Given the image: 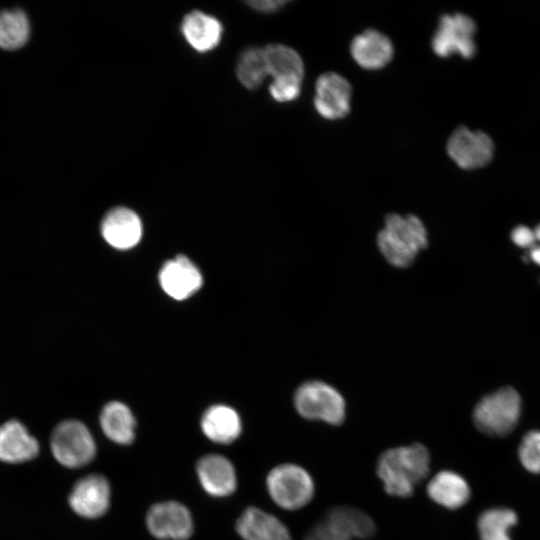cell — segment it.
I'll return each mask as SVG.
<instances>
[{
  "label": "cell",
  "instance_id": "cell-15",
  "mask_svg": "<svg viewBox=\"0 0 540 540\" xmlns=\"http://www.w3.org/2000/svg\"><path fill=\"white\" fill-rule=\"evenodd\" d=\"M350 52L360 67L366 70H378L392 60L394 48L385 34L375 29H368L353 38Z\"/></svg>",
  "mask_w": 540,
  "mask_h": 540
},
{
  "label": "cell",
  "instance_id": "cell-8",
  "mask_svg": "<svg viewBox=\"0 0 540 540\" xmlns=\"http://www.w3.org/2000/svg\"><path fill=\"white\" fill-rule=\"evenodd\" d=\"M149 533L159 540H187L194 530L189 509L176 501L152 505L145 517Z\"/></svg>",
  "mask_w": 540,
  "mask_h": 540
},
{
  "label": "cell",
  "instance_id": "cell-23",
  "mask_svg": "<svg viewBox=\"0 0 540 540\" xmlns=\"http://www.w3.org/2000/svg\"><path fill=\"white\" fill-rule=\"evenodd\" d=\"M268 76L273 79L304 77V63L300 55L283 44H270L263 49Z\"/></svg>",
  "mask_w": 540,
  "mask_h": 540
},
{
  "label": "cell",
  "instance_id": "cell-6",
  "mask_svg": "<svg viewBox=\"0 0 540 540\" xmlns=\"http://www.w3.org/2000/svg\"><path fill=\"white\" fill-rule=\"evenodd\" d=\"M51 451L54 458L68 468H80L90 463L96 455V444L90 430L78 420L60 422L51 434Z\"/></svg>",
  "mask_w": 540,
  "mask_h": 540
},
{
  "label": "cell",
  "instance_id": "cell-2",
  "mask_svg": "<svg viewBox=\"0 0 540 540\" xmlns=\"http://www.w3.org/2000/svg\"><path fill=\"white\" fill-rule=\"evenodd\" d=\"M377 245L389 264L405 268L427 247V230L417 216L389 214L377 235Z\"/></svg>",
  "mask_w": 540,
  "mask_h": 540
},
{
  "label": "cell",
  "instance_id": "cell-32",
  "mask_svg": "<svg viewBox=\"0 0 540 540\" xmlns=\"http://www.w3.org/2000/svg\"><path fill=\"white\" fill-rule=\"evenodd\" d=\"M530 257L536 264L540 265V246L532 247Z\"/></svg>",
  "mask_w": 540,
  "mask_h": 540
},
{
  "label": "cell",
  "instance_id": "cell-4",
  "mask_svg": "<svg viewBox=\"0 0 540 540\" xmlns=\"http://www.w3.org/2000/svg\"><path fill=\"white\" fill-rule=\"evenodd\" d=\"M266 487L277 506L291 511L306 506L315 489L311 475L293 463L275 466L267 475Z\"/></svg>",
  "mask_w": 540,
  "mask_h": 540
},
{
  "label": "cell",
  "instance_id": "cell-16",
  "mask_svg": "<svg viewBox=\"0 0 540 540\" xmlns=\"http://www.w3.org/2000/svg\"><path fill=\"white\" fill-rule=\"evenodd\" d=\"M235 528L243 540H291L289 530L281 520L253 506L242 512Z\"/></svg>",
  "mask_w": 540,
  "mask_h": 540
},
{
  "label": "cell",
  "instance_id": "cell-10",
  "mask_svg": "<svg viewBox=\"0 0 540 540\" xmlns=\"http://www.w3.org/2000/svg\"><path fill=\"white\" fill-rule=\"evenodd\" d=\"M352 87L336 72L321 74L315 84L314 107L326 120L344 118L351 109Z\"/></svg>",
  "mask_w": 540,
  "mask_h": 540
},
{
  "label": "cell",
  "instance_id": "cell-1",
  "mask_svg": "<svg viewBox=\"0 0 540 540\" xmlns=\"http://www.w3.org/2000/svg\"><path fill=\"white\" fill-rule=\"evenodd\" d=\"M429 469V451L424 445L414 443L384 451L377 461L376 472L386 493L408 498L427 477Z\"/></svg>",
  "mask_w": 540,
  "mask_h": 540
},
{
  "label": "cell",
  "instance_id": "cell-25",
  "mask_svg": "<svg viewBox=\"0 0 540 540\" xmlns=\"http://www.w3.org/2000/svg\"><path fill=\"white\" fill-rule=\"evenodd\" d=\"M29 22L18 9L0 13V47L15 50L22 47L29 37Z\"/></svg>",
  "mask_w": 540,
  "mask_h": 540
},
{
  "label": "cell",
  "instance_id": "cell-19",
  "mask_svg": "<svg viewBox=\"0 0 540 540\" xmlns=\"http://www.w3.org/2000/svg\"><path fill=\"white\" fill-rule=\"evenodd\" d=\"M330 529L348 540L367 539L375 534L372 518L350 506H335L321 520Z\"/></svg>",
  "mask_w": 540,
  "mask_h": 540
},
{
  "label": "cell",
  "instance_id": "cell-7",
  "mask_svg": "<svg viewBox=\"0 0 540 540\" xmlns=\"http://www.w3.org/2000/svg\"><path fill=\"white\" fill-rule=\"evenodd\" d=\"M475 32L476 24L471 17L462 13L442 15L432 37V50L442 58L453 55L472 58L476 53Z\"/></svg>",
  "mask_w": 540,
  "mask_h": 540
},
{
  "label": "cell",
  "instance_id": "cell-5",
  "mask_svg": "<svg viewBox=\"0 0 540 540\" xmlns=\"http://www.w3.org/2000/svg\"><path fill=\"white\" fill-rule=\"evenodd\" d=\"M295 409L303 418L340 425L345 419V400L331 385L311 380L301 384L294 394Z\"/></svg>",
  "mask_w": 540,
  "mask_h": 540
},
{
  "label": "cell",
  "instance_id": "cell-14",
  "mask_svg": "<svg viewBox=\"0 0 540 540\" xmlns=\"http://www.w3.org/2000/svg\"><path fill=\"white\" fill-rule=\"evenodd\" d=\"M139 216L129 208L111 209L101 223L103 239L113 248L127 250L136 246L142 237Z\"/></svg>",
  "mask_w": 540,
  "mask_h": 540
},
{
  "label": "cell",
  "instance_id": "cell-18",
  "mask_svg": "<svg viewBox=\"0 0 540 540\" xmlns=\"http://www.w3.org/2000/svg\"><path fill=\"white\" fill-rule=\"evenodd\" d=\"M203 434L217 444H230L242 432V422L235 409L224 404L210 406L200 421Z\"/></svg>",
  "mask_w": 540,
  "mask_h": 540
},
{
  "label": "cell",
  "instance_id": "cell-11",
  "mask_svg": "<svg viewBox=\"0 0 540 540\" xmlns=\"http://www.w3.org/2000/svg\"><path fill=\"white\" fill-rule=\"evenodd\" d=\"M110 502V484L100 474H90L79 479L69 495L72 510L88 519L103 516L109 509Z\"/></svg>",
  "mask_w": 540,
  "mask_h": 540
},
{
  "label": "cell",
  "instance_id": "cell-17",
  "mask_svg": "<svg viewBox=\"0 0 540 540\" xmlns=\"http://www.w3.org/2000/svg\"><path fill=\"white\" fill-rule=\"evenodd\" d=\"M39 443L27 428L17 420H9L0 426V461L22 463L35 458Z\"/></svg>",
  "mask_w": 540,
  "mask_h": 540
},
{
  "label": "cell",
  "instance_id": "cell-12",
  "mask_svg": "<svg viewBox=\"0 0 540 540\" xmlns=\"http://www.w3.org/2000/svg\"><path fill=\"white\" fill-rule=\"evenodd\" d=\"M202 282L197 266L183 255L168 260L159 271L161 288L175 300L189 298L201 288Z\"/></svg>",
  "mask_w": 540,
  "mask_h": 540
},
{
  "label": "cell",
  "instance_id": "cell-22",
  "mask_svg": "<svg viewBox=\"0 0 540 540\" xmlns=\"http://www.w3.org/2000/svg\"><path fill=\"white\" fill-rule=\"evenodd\" d=\"M100 427L106 437L119 445L135 439L136 419L130 408L120 401H110L101 410Z\"/></svg>",
  "mask_w": 540,
  "mask_h": 540
},
{
  "label": "cell",
  "instance_id": "cell-33",
  "mask_svg": "<svg viewBox=\"0 0 540 540\" xmlns=\"http://www.w3.org/2000/svg\"><path fill=\"white\" fill-rule=\"evenodd\" d=\"M533 233H534V236H535V240L540 241V224L535 228Z\"/></svg>",
  "mask_w": 540,
  "mask_h": 540
},
{
  "label": "cell",
  "instance_id": "cell-26",
  "mask_svg": "<svg viewBox=\"0 0 540 540\" xmlns=\"http://www.w3.org/2000/svg\"><path fill=\"white\" fill-rule=\"evenodd\" d=\"M236 74L244 87L258 88L268 76L263 49L253 47L243 51L237 63Z\"/></svg>",
  "mask_w": 540,
  "mask_h": 540
},
{
  "label": "cell",
  "instance_id": "cell-20",
  "mask_svg": "<svg viewBox=\"0 0 540 540\" xmlns=\"http://www.w3.org/2000/svg\"><path fill=\"white\" fill-rule=\"evenodd\" d=\"M429 498L447 509L455 510L465 505L470 497V486L460 474L443 470L433 476L427 485Z\"/></svg>",
  "mask_w": 540,
  "mask_h": 540
},
{
  "label": "cell",
  "instance_id": "cell-21",
  "mask_svg": "<svg viewBox=\"0 0 540 540\" xmlns=\"http://www.w3.org/2000/svg\"><path fill=\"white\" fill-rule=\"evenodd\" d=\"M222 31V25L215 17L201 11L190 12L181 24L185 40L198 52L214 49L221 40Z\"/></svg>",
  "mask_w": 540,
  "mask_h": 540
},
{
  "label": "cell",
  "instance_id": "cell-31",
  "mask_svg": "<svg viewBox=\"0 0 540 540\" xmlns=\"http://www.w3.org/2000/svg\"><path fill=\"white\" fill-rule=\"evenodd\" d=\"M286 1H276V0H265V1H250L248 2V5L251 6L253 9L260 11V12H274L281 8L283 5H285Z\"/></svg>",
  "mask_w": 540,
  "mask_h": 540
},
{
  "label": "cell",
  "instance_id": "cell-24",
  "mask_svg": "<svg viewBox=\"0 0 540 540\" xmlns=\"http://www.w3.org/2000/svg\"><path fill=\"white\" fill-rule=\"evenodd\" d=\"M517 522L518 516L512 509H487L479 515L477 521L480 540H512L510 531Z\"/></svg>",
  "mask_w": 540,
  "mask_h": 540
},
{
  "label": "cell",
  "instance_id": "cell-30",
  "mask_svg": "<svg viewBox=\"0 0 540 540\" xmlns=\"http://www.w3.org/2000/svg\"><path fill=\"white\" fill-rule=\"evenodd\" d=\"M512 241L519 247H530L535 242V236L531 229L526 226H518L511 233Z\"/></svg>",
  "mask_w": 540,
  "mask_h": 540
},
{
  "label": "cell",
  "instance_id": "cell-27",
  "mask_svg": "<svg viewBox=\"0 0 540 540\" xmlns=\"http://www.w3.org/2000/svg\"><path fill=\"white\" fill-rule=\"evenodd\" d=\"M519 460L522 466L534 474L540 473V431L527 432L519 445Z\"/></svg>",
  "mask_w": 540,
  "mask_h": 540
},
{
  "label": "cell",
  "instance_id": "cell-9",
  "mask_svg": "<svg viewBox=\"0 0 540 540\" xmlns=\"http://www.w3.org/2000/svg\"><path fill=\"white\" fill-rule=\"evenodd\" d=\"M494 150V142L489 135L464 126L455 129L447 142L449 157L466 170L487 165L493 158Z\"/></svg>",
  "mask_w": 540,
  "mask_h": 540
},
{
  "label": "cell",
  "instance_id": "cell-3",
  "mask_svg": "<svg viewBox=\"0 0 540 540\" xmlns=\"http://www.w3.org/2000/svg\"><path fill=\"white\" fill-rule=\"evenodd\" d=\"M521 414V398L511 387L484 396L474 408L477 429L489 436H506L516 427Z\"/></svg>",
  "mask_w": 540,
  "mask_h": 540
},
{
  "label": "cell",
  "instance_id": "cell-29",
  "mask_svg": "<svg viewBox=\"0 0 540 540\" xmlns=\"http://www.w3.org/2000/svg\"><path fill=\"white\" fill-rule=\"evenodd\" d=\"M304 540H348L339 535L322 521L313 526L306 534Z\"/></svg>",
  "mask_w": 540,
  "mask_h": 540
},
{
  "label": "cell",
  "instance_id": "cell-13",
  "mask_svg": "<svg viewBox=\"0 0 540 540\" xmlns=\"http://www.w3.org/2000/svg\"><path fill=\"white\" fill-rule=\"evenodd\" d=\"M196 474L203 490L213 497H227L237 487V476L232 462L220 454H208L196 464Z\"/></svg>",
  "mask_w": 540,
  "mask_h": 540
},
{
  "label": "cell",
  "instance_id": "cell-28",
  "mask_svg": "<svg viewBox=\"0 0 540 540\" xmlns=\"http://www.w3.org/2000/svg\"><path fill=\"white\" fill-rule=\"evenodd\" d=\"M302 79L299 78H279L273 79L269 86L272 98L277 102H290L295 100L301 92Z\"/></svg>",
  "mask_w": 540,
  "mask_h": 540
}]
</instances>
